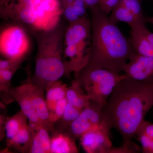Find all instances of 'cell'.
<instances>
[{
	"instance_id": "cell-2",
	"label": "cell",
	"mask_w": 153,
	"mask_h": 153,
	"mask_svg": "<svg viewBox=\"0 0 153 153\" xmlns=\"http://www.w3.org/2000/svg\"><path fill=\"white\" fill-rule=\"evenodd\" d=\"M91 16L90 55L84 68L105 69L121 74L135 52L129 40L99 6L91 9Z\"/></svg>"
},
{
	"instance_id": "cell-3",
	"label": "cell",
	"mask_w": 153,
	"mask_h": 153,
	"mask_svg": "<svg viewBox=\"0 0 153 153\" xmlns=\"http://www.w3.org/2000/svg\"><path fill=\"white\" fill-rule=\"evenodd\" d=\"M65 32L59 25L51 31L33 33L38 48L32 80L44 91L65 74L63 39Z\"/></svg>"
},
{
	"instance_id": "cell-8",
	"label": "cell",
	"mask_w": 153,
	"mask_h": 153,
	"mask_svg": "<svg viewBox=\"0 0 153 153\" xmlns=\"http://www.w3.org/2000/svg\"><path fill=\"white\" fill-rule=\"evenodd\" d=\"M103 120V108L91 100L90 105L82 110L76 120L68 127L69 135L74 139L79 138L84 134L100 127Z\"/></svg>"
},
{
	"instance_id": "cell-28",
	"label": "cell",
	"mask_w": 153,
	"mask_h": 153,
	"mask_svg": "<svg viewBox=\"0 0 153 153\" xmlns=\"http://www.w3.org/2000/svg\"><path fill=\"white\" fill-rule=\"evenodd\" d=\"M71 5H72L74 11H75V13L79 18H82V17L85 16V15L86 13V10H85L86 7L75 6L72 4H71Z\"/></svg>"
},
{
	"instance_id": "cell-23",
	"label": "cell",
	"mask_w": 153,
	"mask_h": 153,
	"mask_svg": "<svg viewBox=\"0 0 153 153\" xmlns=\"http://www.w3.org/2000/svg\"><path fill=\"white\" fill-rule=\"evenodd\" d=\"M15 70L11 69H5L0 70V90L5 93L10 94V85L11 79Z\"/></svg>"
},
{
	"instance_id": "cell-32",
	"label": "cell",
	"mask_w": 153,
	"mask_h": 153,
	"mask_svg": "<svg viewBox=\"0 0 153 153\" xmlns=\"http://www.w3.org/2000/svg\"><path fill=\"white\" fill-rule=\"evenodd\" d=\"M147 22L150 23L153 26V17H149L146 18Z\"/></svg>"
},
{
	"instance_id": "cell-14",
	"label": "cell",
	"mask_w": 153,
	"mask_h": 153,
	"mask_svg": "<svg viewBox=\"0 0 153 153\" xmlns=\"http://www.w3.org/2000/svg\"><path fill=\"white\" fill-rule=\"evenodd\" d=\"M51 140V153L79 152L74 139L70 135L55 132Z\"/></svg>"
},
{
	"instance_id": "cell-19",
	"label": "cell",
	"mask_w": 153,
	"mask_h": 153,
	"mask_svg": "<svg viewBox=\"0 0 153 153\" xmlns=\"http://www.w3.org/2000/svg\"><path fill=\"white\" fill-rule=\"evenodd\" d=\"M109 18L110 21L114 24L125 22L127 23L129 26L138 21L146 20V18L144 19L137 18L120 2L113 9Z\"/></svg>"
},
{
	"instance_id": "cell-33",
	"label": "cell",
	"mask_w": 153,
	"mask_h": 153,
	"mask_svg": "<svg viewBox=\"0 0 153 153\" xmlns=\"http://www.w3.org/2000/svg\"><path fill=\"white\" fill-rule=\"evenodd\" d=\"M149 153H153V141L149 150Z\"/></svg>"
},
{
	"instance_id": "cell-13",
	"label": "cell",
	"mask_w": 153,
	"mask_h": 153,
	"mask_svg": "<svg viewBox=\"0 0 153 153\" xmlns=\"http://www.w3.org/2000/svg\"><path fill=\"white\" fill-rule=\"evenodd\" d=\"M33 139V132L27 124L16 133L11 139L6 140L8 148L21 153H30Z\"/></svg>"
},
{
	"instance_id": "cell-15",
	"label": "cell",
	"mask_w": 153,
	"mask_h": 153,
	"mask_svg": "<svg viewBox=\"0 0 153 153\" xmlns=\"http://www.w3.org/2000/svg\"><path fill=\"white\" fill-rule=\"evenodd\" d=\"M66 97L69 104L82 111L90 104L91 100L76 79L68 86Z\"/></svg>"
},
{
	"instance_id": "cell-24",
	"label": "cell",
	"mask_w": 153,
	"mask_h": 153,
	"mask_svg": "<svg viewBox=\"0 0 153 153\" xmlns=\"http://www.w3.org/2000/svg\"><path fill=\"white\" fill-rule=\"evenodd\" d=\"M140 148L132 141L123 143L119 147H112L110 153H136L139 152Z\"/></svg>"
},
{
	"instance_id": "cell-27",
	"label": "cell",
	"mask_w": 153,
	"mask_h": 153,
	"mask_svg": "<svg viewBox=\"0 0 153 153\" xmlns=\"http://www.w3.org/2000/svg\"><path fill=\"white\" fill-rule=\"evenodd\" d=\"M137 131L144 133L153 139V124L145 120L140 126Z\"/></svg>"
},
{
	"instance_id": "cell-29",
	"label": "cell",
	"mask_w": 153,
	"mask_h": 153,
	"mask_svg": "<svg viewBox=\"0 0 153 153\" xmlns=\"http://www.w3.org/2000/svg\"><path fill=\"white\" fill-rule=\"evenodd\" d=\"M85 3L86 7L91 9L99 6L100 0H82Z\"/></svg>"
},
{
	"instance_id": "cell-25",
	"label": "cell",
	"mask_w": 153,
	"mask_h": 153,
	"mask_svg": "<svg viewBox=\"0 0 153 153\" xmlns=\"http://www.w3.org/2000/svg\"><path fill=\"white\" fill-rule=\"evenodd\" d=\"M120 0H102L99 2V7L105 13L108 14L119 3Z\"/></svg>"
},
{
	"instance_id": "cell-31",
	"label": "cell",
	"mask_w": 153,
	"mask_h": 153,
	"mask_svg": "<svg viewBox=\"0 0 153 153\" xmlns=\"http://www.w3.org/2000/svg\"><path fill=\"white\" fill-rule=\"evenodd\" d=\"M1 4H4V7H6L8 5L10 2V0H1Z\"/></svg>"
},
{
	"instance_id": "cell-5",
	"label": "cell",
	"mask_w": 153,
	"mask_h": 153,
	"mask_svg": "<svg viewBox=\"0 0 153 153\" xmlns=\"http://www.w3.org/2000/svg\"><path fill=\"white\" fill-rule=\"evenodd\" d=\"M63 61L65 75L74 72L76 77L89 61L91 46V22L86 16L70 23L64 35Z\"/></svg>"
},
{
	"instance_id": "cell-11",
	"label": "cell",
	"mask_w": 153,
	"mask_h": 153,
	"mask_svg": "<svg viewBox=\"0 0 153 153\" xmlns=\"http://www.w3.org/2000/svg\"><path fill=\"white\" fill-rule=\"evenodd\" d=\"M123 71L131 79L140 81H153V57L134 52L125 66Z\"/></svg>"
},
{
	"instance_id": "cell-22",
	"label": "cell",
	"mask_w": 153,
	"mask_h": 153,
	"mask_svg": "<svg viewBox=\"0 0 153 153\" xmlns=\"http://www.w3.org/2000/svg\"><path fill=\"white\" fill-rule=\"evenodd\" d=\"M67 104V99L66 97H64L57 102L54 109L49 112V119L53 124L60 120L63 117Z\"/></svg>"
},
{
	"instance_id": "cell-7",
	"label": "cell",
	"mask_w": 153,
	"mask_h": 153,
	"mask_svg": "<svg viewBox=\"0 0 153 153\" xmlns=\"http://www.w3.org/2000/svg\"><path fill=\"white\" fill-rule=\"evenodd\" d=\"M30 46L27 35L21 26H10L1 33L0 51L8 59L22 61L29 51Z\"/></svg>"
},
{
	"instance_id": "cell-17",
	"label": "cell",
	"mask_w": 153,
	"mask_h": 153,
	"mask_svg": "<svg viewBox=\"0 0 153 153\" xmlns=\"http://www.w3.org/2000/svg\"><path fill=\"white\" fill-rule=\"evenodd\" d=\"M68 87L66 84L58 80L47 88L46 101L49 113L54 109L57 102L66 97Z\"/></svg>"
},
{
	"instance_id": "cell-18",
	"label": "cell",
	"mask_w": 153,
	"mask_h": 153,
	"mask_svg": "<svg viewBox=\"0 0 153 153\" xmlns=\"http://www.w3.org/2000/svg\"><path fill=\"white\" fill-rule=\"evenodd\" d=\"M27 120L22 110L11 117L7 118L5 124L6 140L11 139L20 129L28 124Z\"/></svg>"
},
{
	"instance_id": "cell-16",
	"label": "cell",
	"mask_w": 153,
	"mask_h": 153,
	"mask_svg": "<svg viewBox=\"0 0 153 153\" xmlns=\"http://www.w3.org/2000/svg\"><path fill=\"white\" fill-rule=\"evenodd\" d=\"M49 131L41 127L32 131L33 139L30 153H51V138Z\"/></svg>"
},
{
	"instance_id": "cell-10",
	"label": "cell",
	"mask_w": 153,
	"mask_h": 153,
	"mask_svg": "<svg viewBox=\"0 0 153 153\" xmlns=\"http://www.w3.org/2000/svg\"><path fill=\"white\" fill-rule=\"evenodd\" d=\"M110 131L102 123L100 127L82 135L79 139L83 150L88 153H110L113 147Z\"/></svg>"
},
{
	"instance_id": "cell-30",
	"label": "cell",
	"mask_w": 153,
	"mask_h": 153,
	"mask_svg": "<svg viewBox=\"0 0 153 153\" xmlns=\"http://www.w3.org/2000/svg\"><path fill=\"white\" fill-rule=\"evenodd\" d=\"M62 1H63V4L66 7L72 4L74 0H62Z\"/></svg>"
},
{
	"instance_id": "cell-4",
	"label": "cell",
	"mask_w": 153,
	"mask_h": 153,
	"mask_svg": "<svg viewBox=\"0 0 153 153\" xmlns=\"http://www.w3.org/2000/svg\"><path fill=\"white\" fill-rule=\"evenodd\" d=\"M4 12L33 33L55 29L63 13L59 0H12Z\"/></svg>"
},
{
	"instance_id": "cell-1",
	"label": "cell",
	"mask_w": 153,
	"mask_h": 153,
	"mask_svg": "<svg viewBox=\"0 0 153 153\" xmlns=\"http://www.w3.org/2000/svg\"><path fill=\"white\" fill-rule=\"evenodd\" d=\"M153 107V81L127 76L115 88L103 108V123L119 132L123 143L131 141Z\"/></svg>"
},
{
	"instance_id": "cell-21",
	"label": "cell",
	"mask_w": 153,
	"mask_h": 153,
	"mask_svg": "<svg viewBox=\"0 0 153 153\" xmlns=\"http://www.w3.org/2000/svg\"><path fill=\"white\" fill-rule=\"evenodd\" d=\"M119 2L138 19L146 18L143 14L141 0H120Z\"/></svg>"
},
{
	"instance_id": "cell-6",
	"label": "cell",
	"mask_w": 153,
	"mask_h": 153,
	"mask_svg": "<svg viewBox=\"0 0 153 153\" xmlns=\"http://www.w3.org/2000/svg\"><path fill=\"white\" fill-rule=\"evenodd\" d=\"M125 74H117L105 69L84 68L75 79L90 100L102 108Z\"/></svg>"
},
{
	"instance_id": "cell-20",
	"label": "cell",
	"mask_w": 153,
	"mask_h": 153,
	"mask_svg": "<svg viewBox=\"0 0 153 153\" xmlns=\"http://www.w3.org/2000/svg\"><path fill=\"white\" fill-rule=\"evenodd\" d=\"M81 111L68 102L63 117L57 121L59 122L60 123L58 127L59 131L68 128L71 125L79 116Z\"/></svg>"
},
{
	"instance_id": "cell-26",
	"label": "cell",
	"mask_w": 153,
	"mask_h": 153,
	"mask_svg": "<svg viewBox=\"0 0 153 153\" xmlns=\"http://www.w3.org/2000/svg\"><path fill=\"white\" fill-rule=\"evenodd\" d=\"M64 14L66 19L70 23L76 22L80 19L75 13L71 5L67 6L65 8Z\"/></svg>"
},
{
	"instance_id": "cell-9",
	"label": "cell",
	"mask_w": 153,
	"mask_h": 153,
	"mask_svg": "<svg viewBox=\"0 0 153 153\" xmlns=\"http://www.w3.org/2000/svg\"><path fill=\"white\" fill-rule=\"evenodd\" d=\"M10 93L13 100L18 103L21 110L27 118L28 125L32 131L44 127L38 117L32 97L29 79L19 86L10 88Z\"/></svg>"
},
{
	"instance_id": "cell-12",
	"label": "cell",
	"mask_w": 153,
	"mask_h": 153,
	"mask_svg": "<svg viewBox=\"0 0 153 153\" xmlns=\"http://www.w3.org/2000/svg\"><path fill=\"white\" fill-rule=\"evenodd\" d=\"M146 23V20H142L131 25L130 37L129 40L137 54L153 57V47L148 41L146 35L148 30Z\"/></svg>"
}]
</instances>
